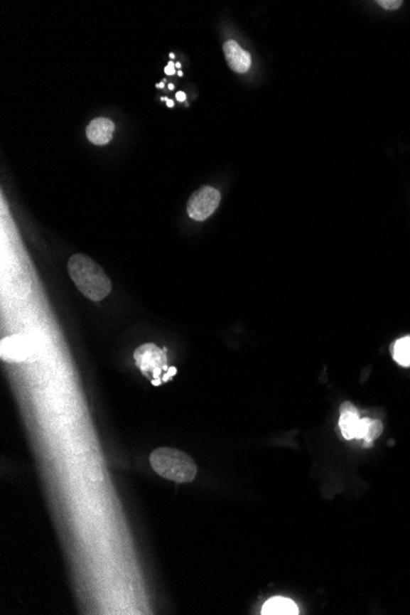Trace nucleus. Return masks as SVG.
<instances>
[{"instance_id": "1", "label": "nucleus", "mask_w": 410, "mask_h": 615, "mask_svg": "<svg viewBox=\"0 0 410 615\" xmlns=\"http://www.w3.org/2000/svg\"><path fill=\"white\" fill-rule=\"evenodd\" d=\"M68 273L79 292L91 301H102L112 292L111 279L89 256L79 253L70 257Z\"/></svg>"}, {"instance_id": "2", "label": "nucleus", "mask_w": 410, "mask_h": 615, "mask_svg": "<svg viewBox=\"0 0 410 615\" xmlns=\"http://www.w3.org/2000/svg\"><path fill=\"white\" fill-rule=\"evenodd\" d=\"M150 466L158 476L177 484L192 483L198 468L190 454L172 447H160L150 454Z\"/></svg>"}, {"instance_id": "3", "label": "nucleus", "mask_w": 410, "mask_h": 615, "mask_svg": "<svg viewBox=\"0 0 410 615\" xmlns=\"http://www.w3.org/2000/svg\"><path fill=\"white\" fill-rule=\"evenodd\" d=\"M134 360L140 373L150 380L153 386H158L165 381L163 378H171L176 373V368L167 366L166 353L153 343L138 346L134 351Z\"/></svg>"}, {"instance_id": "4", "label": "nucleus", "mask_w": 410, "mask_h": 615, "mask_svg": "<svg viewBox=\"0 0 410 615\" xmlns=\"http://www.w3.org/2000/svg\"><path fill=\"white\" fill-rule=\"evenodd\" d=\"M220 200L221 194L217 188L204 186L190 196L187 204V213L194 221L207 220L217 210Z\"/></svg>"}, {"instance_id": "5", "label": "nucleus", "mask_w": 410, "mask_h": 615, "mask_svg": "<svg viewBox=\"0 0 410 615\" xmlns=\"http://www.w3.org/2000/svg\"><path fill=\"white\" fill-rule=\"evenodd\" d=\"M1 360L8 363L35 361L37 359L36 349L30 338L23 334H14L1 341Z\"/></svg>"}, {"instance_id": "6", "label": "nucleus", "mask_w": 410, "mask_h": 615, "mask_svg": "<svg viewBox=\"0 0 410 615\" xmlns=\"http://www.w3.org/2000/svg\"><path fill=\"white\" fill-rule=\"evenodd\" d=\"M339 429L345 440H359L361 429V418L359 410L350 402H344L340 405Z\"/></svg>"}, {"instance_id": "7", "label": "nucleus", "mask_w": 410, "mask_h": 615, "mask_svg": "<svg viewBox=\"0 0 410 615\" xmlns=\"http://www.w3.org/2000/svg\"><path fill=\"white\" fill-rule=\"evenodd\" d=\"M222 50L231 70H234L237 74H244L249 70V68L252 65L251 54L248 53L247 50H244L236 41H226L222 46Z\"/></svg>"}, {"instance_id": "8", "label": "nucleus", "mask_w": 410, "mask_h": 615, "mask_svg": "<svg viewBox=\"0 0 410 615\" xmlns=\"http://www.w3.org/2000/svg\"><path fill=\"white\" fill-rule=\"evenodd\" d=\"M114 129V123L109 118H96L86 128V137L92 144L107 145L112 140Z\"/></svg>"}, {"instance_id": "9", "label": "nucleus", "mask_w": 410, "mask_h": 615, "mask_svg": "<svg viewBox=\"0 0 410 615\" xmlns=\"http://www.w3.org/2000/svg\"><path fill=\"white\" fill-rule=\"evenodd\" d=\"M263 615H298V608L291 599L274 597L268 599L261 608Z\"/></svg>"}, {"instance_id": "10", "label": "nucleus", "mask_w": 410, "mask_h": 615, "mask_svg": "<svg viewBox=\"0 0 410 615\" xmlns=\"http://www.w3.org/2000/svg\"><path fill=\"white\" fill-rule=\"evenodd\" d=\"M393 359L404 368L410 366V336L401 338L393 346Z\"/></svg>"}, {"instance_id": "11", "label": "nucleus", "mask_w": 410, "mask_h": 615, "mask_svg": "<svg viewBox=\"0 0 410 615\" xmlns=\"http://www.w3.org/2000/svg\"><path fill=\"white\" fill-rule=\"evenodd\" d=\"M382 422H379V420H376V419H371L369 432H367V435H366L365 440H364L365 446L372 445V442L382 434Z\"/></svg>"}, {"instance_id": "12", "label": "nucleus", "mask_w": 410, "mask_h": 615, "mask_svg": "<svg viewBox=\"0 0 410 615\" xmlns=\"http://www.w3.org/2000/svg\"><path fill=\"white\" fill-rule=\"evenodd\" d=\"M377 4L386 10H396L403 5L401 0H379Z\"/></svg>"}, {"instance_id": "13", "label": "nucleus", "mask_w": 410, "mask_h": 615, "mask_svg": "<svg viewBox=\"0 0 410 615\" xmlns=\"http://www.w3.org/2000/svg\"><path fill=\"white\" fill-rule=\"evenodd\" d=\"M165 73H166L167 75H173V74H176V68H175V63H173V62H170V63L167 64L166 67H165Z\"/></svg>"}, {"instance_id": "14", "label": "nucleus", "mask_w": 410, "mask_h": 615, "mask_svg": "<svg viewBox=\"0 0 410 615\" xmlns=\"http://www.w3.org/2000/svg\"><path fill=\"white\" fill-rule=\"evenodd\" d=\"M185 99H187V95L183 92V91H178L176 94V100L177 101H180V102H185Z\"/></svg>"}, {"instance_id": "15", "label": "nucleus", "mask_w": 410, "mask_h": 615, "mask_svg": "<svg viewBox=\"0 0 410 615\" xmlns=\"http://www.w3.org/2000/svg\"><path fill=\"white\" fill-rule=\"evenodd\" d=\"M165 82H167L166 79H163L160 84H156V87L158 89H163V87H165Z\"/></svg>"}, {"instance_id": "16", "label": "nucleus", "mask_w": 410, "mask_h": 615, "mask_svg": "<svg viewBox=\"0 0 410 615\" xmlns=\"http://www.w3.org/2000/svg\"><path fill=\"white\" fill-rule=\"evenodd\" d=\"M166 105L167 106H168V107H173V106H175V104H173V101L170 99L166 100Z\"/></svg>"}, {"instance_id": "17", "label": "nucleus", "mask_w": 410, "mask_h": 615, "mask_svg": "<svg viewBox=\"0 0 410 615\" xmlns=\"http://www.w3.org/2000/svg\"><path fill=\"white\" fill-rule=\"evenodd\" d=\"M168 89H170V90H173V89H175V85H173V84H170V85H168Z\"/></svg>"}, {"instance_id": "18", "label": "nucleus", "mask_w": 410, "mask_h": 615, "mask_svg": "<svg viewBox=\"0 0 410 615\" xmlns=\"http://www.w3.org/2000/svg\"><path fill=\"white\" fill-rule=\"evenodd\" d=\"M177 74H178L180 77H183V73L180 72V70H178V72H177Z\"/></svg>"}, {"instance_id": "19", "label": "nucleus", "mask_w": 410, "mask_h": 615, "mask_svg": "<svg viewBox=\"0 0 410 615\" xmlns=\"http://www.w3.org/2000/svg\"><path fill=\"white\" fill-rule=\"evenodd\" d=\"M175 68H177V69H180V63H175Z\"/></svg>"}, {"instance_id": "20", "label": "nucleus", "mask_w": 410, "mask_h": 615, "mask_svg": "<svg viewBox=\"0 0 410 615\" xmlns=\"http://www.w3.org/2000/svg\"><path fill=\"white\" fill-rule=\"evenodd\" d=\"M170 57H171V59L175 58V53L170 54Z\"/></svg>"}]
</instances>
